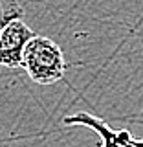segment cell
<instances>
[{"label": "cell", "mask_w": 143, "mask_h": 147, "mask_svg": "<svg viewBox=\"0 0 143 147\" xmlns=\"http://www.w3.org/2000/svg\"><path fill=\"white\" fill-rule=\"evenodd\" d=\"M0 9H2V26L22 20L24 17V7L20 6L18 0H0Z\"/></svg>", "instance_id": "obj_4"}, {"label": "cell", "mask_w": 143, "mask_h": 147, "mask_svg": "<svg viewBox=\"0 0 143 147\" xmlns=\"http://www.w3.org/2000/svg\"><path fill=\"white\" fill-rule=\"evenodd\" d=\"M66 125H83L97 132L101 144L97 147H143V138H134L127 129H112L107 121L88 112H75L62 119Z\"/></svg>", "instance_id": "obj_3"}, {"label": "cell", "mask_w": 143, "mask_h": 147, "mask_svg": "<svg viewBox=\"0 0 143 147\" xmlns=\"http://www.w3.org/2000/svg\"><path fill=\"white\" fill-rule=\"evenodd\" d=\"M22 68L37 85H53L61 81L66 74V59L55 40L44 35H37L30 40L24 52Z\"/></svg>", "instance_id": "obj_1"}, {"label": "cell", "mask_w": 143, "mask_h": 147, "mask_svg": "<svg viewBox=\"0 0 143 147\" xmlns=\"http://www.w3.org/2000/svg\"><path fill=\"white\" fill-rule=\"evenodd\" d=\"M37 33L24 20H15L2 26L0 31V63L6 68H22L26 46Z\"/></svg>", "instance_id": "obj_2"}]
</instances>
